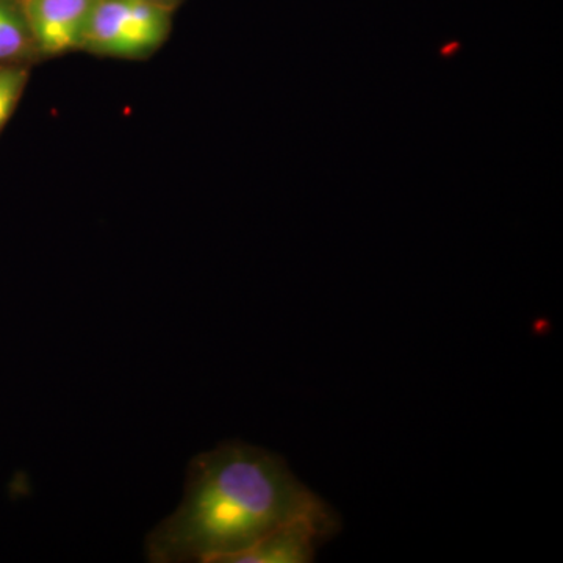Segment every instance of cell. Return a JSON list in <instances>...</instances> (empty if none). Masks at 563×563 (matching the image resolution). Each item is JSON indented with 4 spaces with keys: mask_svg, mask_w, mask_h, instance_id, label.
Returning <instances> with one entry per match:
<instances>
[{
    "mask_svg": "<svg viewBox=\"0 0 563 563\" xmlns=\"http://www.w3.org/2000/svg\"><path fill=\"white\" fill-rule=\"evenodd\" d=\"M99 0H22L40 60L81 52Z\"/></svg>",
    "mask_w": 563,
    "mask_h": 563,
    "instance_id": "obj_4",
    "label": "cell"
},
{
    "mask_svg": "<svg viewBox=\"0 0 563 563\" xmlns=\"http://www.w3.org/2000/svg\"><path fill=\"white\" fill-rule=\"evenodd\" d=\"M280 455L222 443L188 465L184 498L146 537L151 563H229L274 528L329 512Z\"/></svg>",
    "mask_w": 563,
    "mask_h": 563,
    "instance_id": "obj_1",
    "label": "cell"
},
{
    "mask_svg": "<svg viewBox=\"0 0 563 563\" xmlns=\"http://www.w3.org/2000/svg\"><path fill=\"white\" fill-rule=\"evenodd\" d=\"M174 10L150 0H99L81 52L114 60H146L165 46Z\"/></svg>",
    "mask_w": 563,
    "mask_h": 563,
    "instance_id": "obj_2",
    "label": "cell"
},
{
    "mask_svg": "<svg viewBox=\"0 0 563 563\" xmlns=\"http://www.w3.org/2000/svg\"><path fill=\"white\" fill-rule=\"evenodd\" d=\"M150 2L158 3V5L169 7V9L176 10L181 0H150Z\"/></svg>",
    "mask_w": 563,
    "mask_h": 563,
    "instance_id": "obj_7",
    "label": "cell"
},
{
    "mask_svg": "<svg viewBox=\"0 0 563 563\" xmlns=\"http://www.w3.org/2000/svg\"><path fill=\"white\" fill-rule=\"evenodd\" d=\"M22 0H0V66L40 63Z\"/></svg>",
    "mask_w": 563,
    "mask_h": 563,
    "instance_id": "obj_5",
    "label": "cell"
},
{
    "mask_svg": "<svg viewBox=\"0 0 563 563\" xmlns=\"http://www.w3.org/2000/svg\"><path fill=\"white\" fill-rule=\"evenodd\" d=\"M340 531L335 510L306 515L285 521L263 536L258 542L233 555L229 563H310L322 544Z\"/></svg>",
    "mask_w": 563,
    "mask_h": 563,
    "instance_id": "obj_3",
    "label": "cell"
},
{
    "mask_svg": "<svg viewBox=\"0 0 563 563\" xmlns=\"http://www.w3.org/2000/svg\"><path fill=\"white\" fill-rule=\"evenodd\" d=\"M32 66H0V135L5 131L13 114L24 98L31 81Z\"/></svg>",
    "mask_w": 563,
    "mask_h": 563,
    "instance_id": "obj_6",
    "label": "cell"
}]
</instances>
